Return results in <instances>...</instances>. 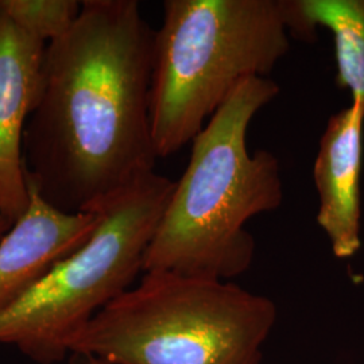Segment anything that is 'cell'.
<instances>
[{
  "label": "cell",
  "mask_w": 364,
  "mask_h": 364,
  "mask_svg": "<svg viewBox=\"0 0 364 364\" xmlns=\"http://www.w3.org/2000/svg\"><path fill=\"white\" fill-rule=\"evenodd\" d=\"M154 41L136 0H85L73 27L46 45L23 164L27 185L54 208L97 212L156 173Z\"/></svg>",
  "instance_id": "6da1fadb"
},
{
  "label": "cell",
  "mask_w": 364,
  "mask_h": 364,
  "mask_svg": "<svg viewBox=\"0 0 364 364\" xmlns=\"http://www.w3.org/2000/svg\"><path fill=\"white\" fill-rule=\"evenodd\" d=\"M279 91L269 77L248 78L192 141L186 169L146 251L144 273L230 281L251 267L255 240L246 224L282 205L284 182L273 153L248 151L247 134Z\"/></svg>",
  "instance_id": "7a4b0ae2"
},
{
  "label": "cell",
  "mask_w": 364,
  "mask_h": 364,
  "mask_svg": "<svg viewBox=\"0 0 364 364\" xmlns=\"http://www.w3.org/2000/svg\"><path fill=\"white\" fill-rule=\"evenodd\" d=\"M290 34L284 0H166L150 92L158 158L192 144L242 82L267 77Z\"/></svg>",
  "instance_id": "3957f363"
},
{
  "label": "cell",
  "mask_w": 364,
  "mask_h": 364,
  "mask_svg": "<svg viewBox=\"0 0 364 364\" xmlns=\"http://www.w3.org/2000/svg\"><path fill=\"white\" fill-rule=\"evenodd\" d=\"M275 321L273 299L231 281L150 272L93 317L70 356L108 364H260Z\"/></svg>",
  "instance_id": "277c9868"
},
{
  "label": "cell",
  "mask_w": 364,
  "mask_h": 364,
  "mask_svg": "<svg viewBox=\"0 0 364 364\" xmlns=\"http://www.w3.org/2000/svg\"><path fill=\"white\" fill-rule=\"evenodd\" d=\"M174 183L156 171L105 203L91 237L0 313V344L39 364L70 356L78 333L144 273Z\"/></svg>",
  "instance_id": "5b68a950"
},
{
  "label": "cell",
  "mask_w": 364,
  "mask_h": 364,
  "mask_svg": "<svg viewBox=\"0 0 364 364\" xmlns=\"http://www.w3.org/2000/svg\"><path fill=\"white\" fill-rule=\"evenodd\" d=\"M46 43L18 26L0 6V210L19 220L30 203L23 132L38 100Z\"/></svg>",
  "instance_id": "8992f818"
},
{
  "label": "cell",
  "mask_w": 364,
  "mask_h": 364,
  "mask_svg": "<svg viewBox=\"0 0 364 364\" xmlns=\"http://www.w3.org/2000/svg\"><path fill=\"white\" fill-rule=\"evenodd\" d=\"M364 107L359 100L328 119L313 164L317 224L338 259L362 247Z\"/></svg>",
  "instance_id": "52a82bcc"
},
{
  "label": "cell",
  "mask_w": 364,
  "mask_h": 364,
  "mask_svg": "<svg viewBox=\"0 0 364 364\" xmlns=\"http://www.w3.org/2000/svg\"><path fill=\"white\" fill-rule=\"evenodd\" d=\"M28 195L25 215L0 242V313L55 262L82 246L100 221L99 212L66 213L54 208L30 186Z\"/></svg>",
  "instance_id": "ba28073f"
},
{
  "label": "cell",
  "mask_w": 364,
  "mask_h": 364,
  "mask_svg": "<svg viewBox=\"0 0 364 364\" xmlns=\"http://www.w3.org/2000/svg\"><path fill=\"white\" fill-rule=\"evenodd\" d=\"M290 33L302 39L316 38L320 27L333 41L340 90L364 107V0H284Z\"/></svg>",
  "instance_id": "9c48e42d"
},
{
  "label": "cell",
  "mask_w": 364,
  "mask_h": 364,
  "mask_svg": "<svg viewBox=\"0 0 364 364\" xmlns=\"http://www.w3.org/2000/svg\"><path fill=\"white\" fill-rule=\"evenodd\" d=\"M77 0H0L1 9L19 27L46 45L73 27L81 11Z\"/></svg>",
  "instance_id": "30bf717a"
},
{
  "label": "cell",
  "mask_w": 364,
  "mask_h": 364,
  "mask_svg": "<svg viewBox=\"0 0 364 364\" xmlns=\"http://www.w3.org/2000/svg\"><path fill=\"white\" fill-rule=\"evenodd\" d=\"M14 224H15V221L11 220L7 215H4L0 210V242L13 230Z\"/></svg>",
  "instance_id": "8fae6325"
},
{
  "label": "cell",
  "mask_w": 364,
  "mask_h": 364,
  "mask_svg": "<svg viewBox=\"0 0 364 364\" xmlns=\"http://www.w3.org/2000/svg\"><path fill=\"white\" fill-rule=\"evenodd\" d=\"M69 364H108L97 359V358H93V356H87V355H72L70 356V363Z\"/></svg>",
  "instance_id": "7c38bea8"
}]
</instances>
